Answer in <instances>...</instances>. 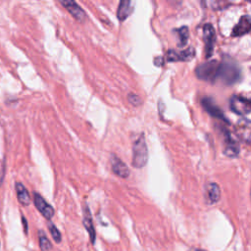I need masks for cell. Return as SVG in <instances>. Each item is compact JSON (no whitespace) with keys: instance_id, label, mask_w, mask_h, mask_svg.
Wrapping results in <instances>:
<instances>
[{"instance_id":"8fae6325","label":"cell","mask_w":251,"mask_h":251,"mask_svg":"<svg viewBox=\"0 0 251 251\" xmlns=\"http://www.w3.org/2000/svg\"><path fill=\"white\" fill-rule=\"evenodd\" d=\"M251 27V19L250 16L244 15L240 18L238 24L232 28L231 35L232 36H242L247 34L250 31Z\"/></svg>"},{"instance_id":"603a6c76","label":"cell","mask_w":251,"mask_h":251,"mask_svg":"<svg viewBox=\"0 0 251 251\" xmlns=\"http://www.w3.org/2000/svg\"><path fill=\"white\" fill-rule=\"evenodd\" d=\"M191 251H205V250H202V249H197V248H195V249H192Z\"/></svg>"},{"instance_id":"e0dca14e","label":"cell","mask_w":251,"mask_h":251,"mask_svg":"<svg viewBox=\"0 0 251 251\" xmlns=\"http://www.w3.org/2000/svg\"><path fill=\"white\" fill-rule=\"evenodd\" d=\"M16 190H17V195H18L19 201L25 206L28 205L30 203V197H29V194H28L27 190L25 189V187L22 183L17 182Z\"/></svg>"},{"instance_id":"7402d4cb","label":"cell","mask_w":251,"mask_h":251,"mask_svg":"<svg viewBox=\"0 0 251 251\" xmlns=\"http://www.w3.org/2000/svg\"><path fill=\"white\" fill-rule=\"evenodd\" d=\"M164 63H165V60H164L163 57H157V58H155V60H154L155 66H158V67L163 66Z\"/></svg>"},{"instance_id":"7a4b0ae2","label":"cell","mask_w":251,"mask_h":251,"mask_svg":"<svg viewBox=\"0 0 251 251\" xmlns=\"http://www.w3.org/2000/svg\"><path fill=\"white\" fill-rule=\"evenodd\" d=\"M148 161V149L144 135L141 133L132 144V166L140 169L143 168Z\"/></svg>"},{"instance_id":"5bb4252c","label":"cell","mask_w":251,"mask_h":251,"mask_svg":"<svg viewBox=\"0 0 251 251\" xmlns=\"http://www.w3.org/2000/svg\"><path fill=\"white\" fill-rule=\"evenodd\" d=\"M83 226L85 227V229L87 230L90 240L92 242V244H94L95 242V229L93 226V222H92V217L89 211V208L86 204H84L83 206Z\"/></svg>"},{"instance_id":"44dd1931","label":"cell","mask_w":251,"mask_h":251,"mask_svg":"<svg viewBox=\"0 0 251 251\" xmlns=\"http://www.w3.org/2000/svg\"><path fill=\"white\" fill-rule=\"evenodd\" d=\"M127 100L128 102L133 105V106H139L141 104V99L140 97L137 95V94H133V93H130L128 96H127Z\"/></svg>"},{"instance_id":"d6986e66","label":"cell","mask_w":251,"mask_h":251,"mask_svg":"<svg viewBox=\"0 0 251 251\" xmlns=\"http://www.w3.org/2000/svg\"><path fill=\"white\" fill-rule=\"evenodd\" d=\"M38 236H39V245H40V248L42 251H49L52 247L51 245V242L49 241V239L47 238V236L45 235V233L43 231H39L38 233Z\"/></svg>"},{"instance_id":"52a82bcc","label":"cell","mask_w":251,"mask_h":251,"mask_svg":"<svg viewBox=\"0 0 251 251\" xmlns=\"http://www.w3.org/2000/svg\"><path fill=\"white\" fill-rule=\"evenodd\" d=\"M201 104L203 106V108L205 109V111L212 117L219 119L225 123L228 124V121L226 119L225 114L223 113V111L221 110V108H219L217 106V104L215 103V101L213 100V98L211 97H204L201 100Z\"/></svg>"},{"instance_id":"3957f363","label":"cell","mask_w":251,"mask_h":251,"mask_svg":"<svg viewBox=\"0 0 251 251\" xmlns=\"http://www.w3.org/2000/svg\"><path fill=\"white\" fill-rule=\"evenodd\" d=\"M220 62L217 60L208 61L198 65L195 69L196 76L208 82H215L218 79V71H219Z\"/></svg>"},{"instance_id":"277c9868","label":"cell","mask_w":251,"mask_h":251,"mask_svg":"<svg viewBox=\"0 0 251 251\" xmlns=\"http://www.w3.org/2000/svg\"><path fill=\"white\" fill-rule=\"evenodd\" d=\"M229 107L232 110V112L239 116H245L249 114L251 110L250 100L239 95L231 96L229 101Z\"/></svg>"},{"instance_id":"9a60e30c","label":"cell","mask_w":251,"mask_h":251,"mask_svg":"<svg viewBox=\"0 0 251 251\" xmlns=\"http://www.w3.org/2000/svg\"><path fill=\"white\" fill-rule=\"evenodd\" d=\"M221 198V190L217 183L210 182L206 186V201L208 204H215Z\"/></svg>"},{"instance_id":"6da1fadb","label":"cell","mask_w":251,"mask_h":251,"mask_svg":"<svg viewBox=\"0 0 251 251\" xmlns=\"http://www.w3.org/2000/svg\"><path fill=\"white\" fill-rule=\"evenodd\" d=\"M241 77V71L235 61L229 57H226L223 62H220L218 71V79L222 80L226 85H232Z\"/></svg>"},{"instance_id":"9c48e42d","label":"cell","mask_w":251,"mask_h":251,"mask_svg":"<svg viewBox=\"0 0 251 251\" xmlns=\"http://www.w3.org/2000/svg\"><path fill=\"white\" fill-rule=\"evenodd\" d=\"M60 3L67 9V11L78 22H83L85 20V13L80 6L77 5L74 0H61Z\"/></svg>"},{"instance_id":"30bf717a","label":"cell","mask_w":251,"mask_h":251,"mask_svg":"<svg viewBox=\"0 0 251 251\" xmlns=\"http://www.w3.org/2000/svg\"><path fill=\"white\" fill-rule=\"evenodd\" d=\"M33 201L34 205L37 208V210L42 214L44 218L47 220H50L54 216V209L51 205H49L41 195L38 193H34L33 195Z\"/></svg>"},{"instance_id":"ac0fdd59","label":"cell","mask_w":251,"mask_h":251,"mask_svg":"<svg viewBox=\"0 0 251 251\" xmlns=\"http://www.w3.org/2000/svg\"><path fill=\"white\" fill-rule=\"evenodd\" d=\"M176 33L178 35V46H184L187 43V39L189 36L188 27L183 25L176 29Z\"/></svg>"},{"instance_id":"ba28073f","label":"cell","mask_w":251,"mask_h":251,"mask_svg":"<svg viewBox=\"0 0 251 251\" xmlns=\"http://www.w3.org/2000/svg\"><path fill=\"white\" fill-rule=\"evenodd\" d=\"M224 143H225V149H224V153L226 156L229 157V158H234L238 155L239 153V144L238 142L233 138V136L226 131V129H224Z\"/></svg>"},{"instance_id":"ffe728a7","label":"cell","mask_w":251,"mask_h":251,"mask_svg":"<svg viewBox=\"0 0 251 251\" xmlns=\"http://www.w3.org/2000/svg\"><path fill=\"white\" fill-rule=\"evenodd\" d=\"M48 228H49V231H50L53 239L56 242H60L61 241V233L58 230V228L55 226V225H53L52 223H48Z\"/></svg>"},{"instance_id":"8992f818","label":"cell","mask_w":251,"mask_h":251,"mask_svg":"<svg viewBox=\"0 0 251 251\" xmlns=\"http://www.w3.org/2000/svg\"><path fill=\"white\" fill-rule=\"evenodd\" d=\"M195 56V49L193 47H188L182 51H176V50H169L167 53V61L169 62H187L194 58Z\"/></svg>"},{"instance_id":"5b68a950","label":"cell","mask_w":251,"mask_h":251,"mask_svg":"<svg viewBox=\"0 0 251 251\" xmlns=\"http://www.w3.org/2000/svg\"><path fill=\"white\" fill-rule=\"evenodd\" d=\"M203 40L205 43V55L206 58H210L214 51V45L216 41L215 28L211 24H206L203 26Z\"/></svg>"},{"instance_id":"4fadbf2b","label":"cell","mask_w":251,"mask_h":251,"mask_svg":"<svg viewBox=\"0 0 251 251\" xmlns=\"http://www.w3.org/2000/svg\"><path fill=\"white\" fill-rule=\"evenodd\" d=\"M111 164H112V171L118 176L126 178L129 176L128 167L122 160H120L118 157L113 155V157L111 158Z\"/></svg>"},{"instance_id":"7c38bea8","label":"cell","mask_w":251,"mask_h":251,"mask_svg":"<svg viewBox=\"0 0 251 251\" xmlns=\"http://www.w3.org/2000/svg\"><path fill=\"white\" fill-rule=\"evenodd\" d=\"M235 132L236 135L243 139L246 143L250 142V122L247 119H241L238 121L236 126H235Z\"/></svg>"},{"instance_id":"2e32d148","label":"cell","mask_w":251,"mask_h":251,"mask_svg":"<svg viewBox=\"0 0 251 251\" xmlns=\"http://www.w3.org/2000/svg\"><path fill=\"white\" fill-rule=\"evenodd\" d=\"M132 12L131 2L129 0H122L119 4L118 11H117V17L120 21H125Z\"/></svg>"}]
</instances>
